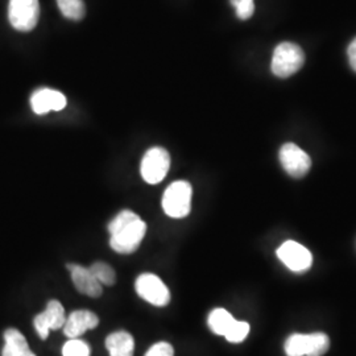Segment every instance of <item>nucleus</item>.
<instances>
[{
	"label": "nucleus",
	"mask_w": 356,
	"mask_h": 356,
	"mask_svg": "<svg viewBox=\"0 0 356 356\" xmlns=\"http://www.w3.org/2000/svg\"><path fill=\"white\" fill-rule=\"evenodd\" d=\"M110 247L116 254L136 252L147 232V223L131 210H122L108 223Z\"/></svg>",
	"instance_id": "f257e3e1"
},
{
	"label": "nucleus",
	"mask_w": 356,
	"mask_h": 356,
	"mask_svg": "<svg viewBox=\"0 0 356 356\" xmlns=\"http://www.w3.org/2000/svg\"><path fill=\"white\" fill-rule=\"evenodd\" d=\"M330 348V338L325 332L292 334L284 346L288 356H322Z\"/></svg>",
	"instance_id": "f03ea898"
},
{
	"label": "nucleus",
	"mask_w": 356,
	"mask_h": 356,
	"mask_svg": "<svg viewBox=\"0 0 356 356\" xmlns=\"http://www.w3.org/2000/svg\"><path fill=\"white\" fill-rule=\"evenodd\" d=\"M305 64V53L293 42H281L273 53L272 73L279 78H288L296 74Z\"/></svg>",
	"instance_id": "7ed1b4c3"
},
{
	"label": "nucleus",
	"mask_w": 356,
	"mask_h": 356,
	"mask_svg": "<svg viewBox=\"0 0 356 356\" xmlns=\"http://www.w3.org/2000/svg\"><path fill=\"white\" fill-rule=\"evenodd\" d=\"M193 189L188 181H176L170 184L163 195V210L166 216L181 219L189 216L191 210Z\"/></svg>",
	"instance_id": "20e7f679"
},
{
	"label": "nucleus",
	"mask_w": 356,
	"mask_h": 356,
	"mask_svg": "<svg viewBox=\"0 0 356 356\" xmlns=\"http://www.w3.org/2000/svg\"><path fill=\"white\" fill-rule=\"evenodd\" d=\"M135 291L141 300L156 307H164L170 302V292L165 282L154 273H141L138 276Z\"/></svg>",
	"instance_id": "39448f33"
},
{
	"label": "nucleus",
	"mask_w": 356,
	"mask_h": 356,
	"mask_svg": "<svg viewBox=\"0 0 356 356\" xmlns=\"http://www.w3.org/2000/svg\"><path fill=\"white\" fill-rule=\"evenodd\" d=\"M170 168V156L164 148L153 147L148 149L140 164V173L147 184L156 185L166 177Z\"/></svg>",
	"instance_id": "423d86ee"
},
{
	"label": "nucleus",
	"mask_w": 356,
	"mask_h": 356,
	"mask_svg": "<svg viewBox=\"0 0 356 356\" xmlns=\"http://www.w3.org/2000/svg\"><path fill=\"white\" fill-rule=\"evenodd\" d=\"M40 17L38 0H10L8 19L19 32H29L38 26Z\"/></svg>",
	"instance_id": "0eeeda50"
},
{
	"label": "nucleus",
	"mask_w": 356,
	"mask_h": 356,
	"mask_svg": "<svg viewBox=\"0 0 356 356\" xmlns=\"http://www.w3.org/2000/svg\"><path fill=\"white\" fill-rule=\"evenodd\" d=\"M281 165L293 178L305 177L312 168V159L298 145L286 143L280 149Z\"/></svg>",
	"instance_id": "6e6552de"
},
{
	"label": "nucleus",
	"mask_w": 356,
	"mask_h": 356,
	"mask_svg": "<svg viewBox=\"0 0 356 356\" xmlns=\"http://www.w3.org/2000/svg\"><path fill=\"white\" fill-rule=\"evenodd\" d=\"M66 321L65 309L63 304L57 300H51L44 312H41L33 318L35 330L38 331V337L45 341L49 337V332L53 330L63 329Z\"/></svg>",
	"instance_id": "1a4fd4ad"
},
{
	"label": "nucleus",
	"mask_w": 356,
	"mask_h": 356,
	"mask_svg": "<svg viewBox=\"0 0 356 356\" xmlns=\"http://www.w3.org/2000/svg\"><path fill=\"white\" fill-rule=\"evenodd\" d=\"M277 256L293 272H305L313 264V256L310 251L300 243L293 241H288L280 245Z\"/></svg>",
	"instance_id": "9d476101"
},
{
	"label": "nucleus",
	"mask_w": 356,
	"mask_h": 356,
	"mask_svg": "<svg viewBox=\"0 0 356 356\" xmlns=\"http://www.w3.org/2000/svg\"><path fill=\"white\" fill-rule=\"evenodd\" d=\"M67 270L70 272L72 280L76 291L91 298H99L103 294V285L97 280L90 268L82 267L79 264L69 263L66 264Z\"/></svg>",
	"instance_id": "9b49d317"
},
{
	"label": "nucleus",
	"mask_w": 356,
	"mask_h": 356,
	"mask_svg": "<svg viewBox=\"0 0 356 356\" xmlns=\"http://www.w3.org/2000/svg\"><path fill=\"white\" fill-rule=\"evenodd\" d=\"M33 113L45 115L51 111H61L66 107V97L61 91L53 89L36 90L31 97Z\"/></svg>",
	"instance_id": "f8f14e48"
},
{
	"label": "nucleus",
	"mask_w": 356,
	"mask_h": 356,
	"mask_svg": "<svg viewBox=\"0 0 356 356\" xmlns=\"http://www.w3.org/2000/svg\"><path fill=\"white\" fill-rule=\"evenodd\" d=\"M99 325V318L90 310H76L65 321L64 335L66 338H79L86 331L92 330Z\"/></svg>",
	"instance_id": "ddd939ff"
},
{
	"label": "nucleus",
	"mask_w": 356,
	"mask_h": 356,
	"mask_svg": "<svg viewBox=\"0 0 356 356\" xmlns=\"http://www.w3.org/2000/svg\"><path fill=\"white\" fill-rule=\"evenodd\" d=\"M104 346L110 356H134L135 339L127 331H115L107 338Z\"/></svg>",
	"instance_id": "4468645a"
},
{
	"label": "nucleus",
	"mask_w": 356,
	"mask_h": 356,
	"mask_svg": "<svg viewBox=\"0 0 356 356\" xmlns=\"http://www.w3.org/2000/svg\"><path fill=\"white\" fill-rule=\"evenodd\" d=\"M1 356H36L29 348L24 335L17 329H8L4 332V347Z\"/></svg>",
	"instance_id": "2eb2a0df"
},
{
	"label": "nucleus",
	"mask_w": 356,
	"mask_h": 356,
	"mask_svg": "<svg viewBox=\"0 0 356 356\" xmlns=\"http://www.w3.org/2000/svg\"><path fill=\"white\" fill-rule=\"evenodd\" d=\"M235 321L236 319L234 318L226 309L218 307L213 312H210V314L207 317V325H209L210 330L216 335L226 337L229 329L232 327V325L235 323Z\"/></svg>",
	"instance_id": "dca6fc26"
},
{
	"label": "nucleus",
	"mask_w": 356,
	"mask_h": 356,
	"mask_svg": "<svg viewBox=\"0 0 356 356\" xmlns=\"http://www.w3.org/2000/svg\"><path fill=\"white\" fill-rule=\"evenodd\" d=\"M58 8L66 19L79 22L85 17L86 7L83 0H57Z\"/></svg>",
	"instance_id": "f3484780"
},
{
	"label": "nucleus",
	"mask_w": 356,
	"mask_h": 356,
	"mask_svg": "<svg viewBox=\"0 0 356 356\" xmlns=\"http://www.w3.org/2000/svg\"><path fill=\"white\" fill-rule=\"evenodd\" d=\"M90 270L97 277V280L99 281L104 286H113V285H115V282H116V273H115L114 268L108 266L107 263L95 261L90 267Z\"/></svg>",
	"instance_id": "a211bd4d"
},
{
	"label": "nucleus",
	"mask_w": 356,
	"mask_h": 356,
	"mask_svg": "<svg viewBox=\"0 0 356 356\" xmlns=\"http://www.w3.org/2000/svg\"><path fill=\"white\" fill-rule=\"evenodd\" d=\"M64 356H90L91 348L89 344L79 338H70L63 347Z\"/></svg>",
	"instance_id": "6ab92c4d"
},
{
	"label": "nucleus",
	"mask_w": 356,
	"mask_h": 356,
	"mask_svg": "<svg viewBox=\"0 0 356 356\" xmlns=\"http://www.w3.org/2000/svg\"><path fill=\"white\" fill-rule=\"evenodd\" d=\"M250 334V325L243 321H235L227 335L225 337L231 343H241Z\"/></svg>",
	"instance_id": "aec40b11"
},
{
	"label": "nucleus",
	"mask_w": 356,
	"mask_h": 356,
	"mask_svg": "<svg viewBox=\"0 0 356 356\" xmlns=\"http://www.w3.org/2000/svg\"><path fill=\"white\" fill-rule=\"evenodd\" d=\"M229 3L234 6L236 16L241 20H248L252 17L254 13V0H229Z\"/></svg>",
	"instance_id": "412c9836"
},
{
	"label": "nucleus",
	"mask_w": 356,
	"mask_h": 356,
	"mask_svg": "<svg viewBox=\"0 0 356 356\" xmlns=\"http://www.w3.org/2000/svg\"><path fill=\"white\" fill-rule=\"evenodd\" d=\"M145 356H175V348L168 342H159L149 347Z\"/></svg>",
	"instance_id": "4be33fe9"
},
{
	"label": "nucleus",
	"mask_w": 356,
	"mask_h": 356,
	"mask_svg": "<svg viewBox=\"0 0 356 356\" xmlns=\"http://www.w3.org/2000/svg\"><path fill=\"white\" fill-rule=\"evenodd\" d=\"M347 54H348V61L353 67V70L356 73V38L353 40V42L348 45L347 49Z\"/></svg>",
	"instance_id": "5701e85b"
}]
</instances>
